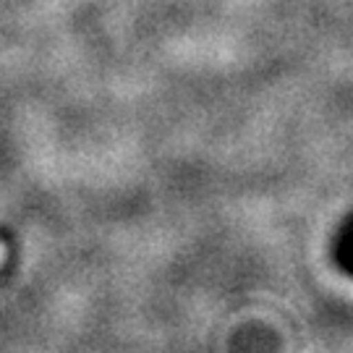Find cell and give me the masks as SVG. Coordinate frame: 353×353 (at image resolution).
Listing matches in <instances>:
<instances>
[{
    "mask_svg": "<svg viewBox=\"0 0 353 353\" xmlns=\"http://www.w3.org/2000/svg\"><path fill=\"white\" fill-rule=\"evenodd\" d=\"M3 262H6V246L0 243V265H3Z\"/></svg>",
    "mask_w": 353,
    "mask_h": 353,
    "instance_id": "cell-1",
    "label": "cell"
}]
</instances>
